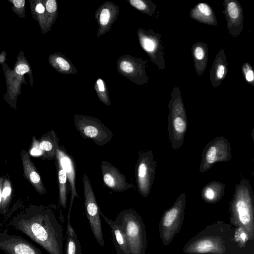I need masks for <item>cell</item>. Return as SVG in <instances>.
<instances>
[{
	"label": "cell",
	"mask_w": 254,
	"mask_h": 254,
	"mask_svg": "<svg viewBox=\"0 0 254 254\" xmlns=\"http://www.w3.org/2000/svg\"><path fill=\"white\" fill-rule=\"evenodd\" d=\"M115 222L125 234L131 254H146L147 235L140 215L134 209H124L119 213Z\"/></svg>",
	"instance_id": "obj_4"
},
{
	"label": "cell",
	"mask_w": 254,
	"mask_h": 254,
	"mask_svg": "<svg viewBox=\"0 0 254 254\" xmlns=\"http://www.w3.org/2000/svg\"><path fill=\"white\" fill-rule=\"evenodd\" d=\"M223 5L222 13L225 17L228 32L233 38H236L240 35L243 28V8L237 0H224Z\"/></svg>",
	"instance_id": "obj_15"
},
{
	"label": "cell",
	"mask_w": 254,
	"mask_h": 254,
	"mask_svg": "<svg viewBox=\"0 0 254 254\" xmlns=\"http://www.w3.org/2000/svg\"><path fill=\"white\" fill-rule=\"evenodd\" d=\"M94 89L99 100L104 104L110 106L111 100L109 91L106 82L102 78H97L94 85Z\"/></svg>",
	"instance_id": "obj_31"
},
{
	"label": "cell",
	"mask_w": 254,
	"mask_h": 254,
	"mask_svg": "<svg viewBox=\"0 0 254 254\" xmlns=\"http://www.w3.org/2000/svg\"><path fill=\"white\" fill-rule=\"evenodd\" d=\"M101 169L104 183L111 190L122 192L134 188L132 184L127 182L125 175L108 161L101 162Z\"/></svg>",
	"instance_id": "obj_16"
},
{
	"label": "cell",
	"mask_w": 254,
	"mask_h": 254,
	"mask_svg": "<svg viewBox=\"0 0 254 254\" xmlns=\"http://www.w3.org/2000/svg\"><path fill=\"white\" fill-rule=\"evenodd\" d=\"M186 254H254V249H242L234 238V227L222 221L206 226L184 246Z\"/></svg>",
	"instance_id": "obj_2"
},
{
	"label": "cell",
	"mask_w": 254,
	"mask_h": 254,
	"mask_svg": "<svg viewBox=\"0 0 254 254\" xmlns=\"http://www.w3.org/2000/svg\"><path fill=\"white\" fill-rule=\"evenodd\" d=\"M50 64L58 72L63 74H74L77 69L64 54L57 52L51 54L48 58Z\"/></svg>",
	"instance_id": "obj_24"
},
{
	"label": "cell",
	"mask_w": 254,
	"mask_h": 254,
	"mask_svg": "<svg viewBox=\"0 0 254 254\" xmlns=\"http://www.w3.org/2000/svg\"><path fill=\"white\" fill-rule=\"evenodd\" d=\"M231 145L224 136H218L210 141L204 147L199 167V172L203 173L210 169L217 162L231 160Z\"/></svg>",
	"instance_id": "obj_9"
},
{
	"label": "cell",
	"mask_w": 254,
	"mask_h": 254,
	"mask_svg": "<svg viewBox=\"0 0 254 254\" xmlns=\"http://www.w3.org/2000/svg\"><path fill=\"white\" fill-rule=\"evenodd\" d=\"M29 2L32 16L38 22L42 33L45 34L46 8L44 0H30Z\"/></svg>",
	"instance_id": "obj_26"
},
{
	"label": "cell",
	"mask_w": 254,
	"mask_h": 254,
	"mask_svg": "<svg viewBox=\"0 0 254 254\" xmlns=\"http://www.w3.org/2000/svg\"><path fill=\"white\" fill-rule=\"evenodd\" d=\"M56 160L60 163L63 169L65 171L67 181L69 185L70 198L68 213L67 215L66 227H71L70 221V212L75 197L79 198L75 186V167L74 160L68 154L64 146H60L57 151Z\"/></svg>",
	"instance_id": "obj_14"
},
{
	"label": "cell",
	"mask_w": 254,
	"mask_h": 254,
	"mask_svg": "<svg viewBox=\"0 0 254 254\" xmlns=\"http://www.w3.org/2000/svg\"><path fill=\"white\" fill-rule=\"evenodd\" d=\"M234 238L242 249H254V241H252L247 231L242 227H235Z\"/></svg>",
	"instance_id": "obj_30"
},
{
	"label": "cell",
	"mask_w": 254,
	"mask_h": 254,
	"mask_svg": "<svg viewBox=\"0 0 254 254\" xmlns=\"http://www.w3.org/2000/svg\"><path fill=\"white\" fill-rule=\"evenodd\" d=\"M8 1L13 4L11 9L20 18L25 16V0H8Z\"/></svg>",
	"instance_id": "obj_35"
},
{
	"label": "cell",
	"mask_w": 254,
	"mask_h": 254,
	"mask_svg": "<svg viewBox=\"0 0 254 254\" xmlns=\"http://www.w3.org/2000/svg\"><path fill=\"white\" fill-rule=\"evenodd\" d=\"M24 175L40 193H46V189L41 181L40 175L31 162L28 155L25 151L21 153Z\"/></svg>",
	"instance_id": "obj_23"
},
{
	"label": "cell",
	"mask_w": 254,
	"mask_h": 254,
	"mask_svg": "<svg viewBox=\"0 0 254 254\" xmlns=\"http://www.w3.org/2000/svg\"><path fill=\"white\" fill-rule=\"evenodd\" d=\"M58 179L59 185V202L63 208H65L67 203V177L65 171L57 160Z\"/></svg>",
	"instance_id": "obj_27"
},
{
	"label": "cell",
	"mask_w": 254,
	"mask_h": 254,
	"mask_svg": "<svg viewBox=\"0 0 254 254\" xmlns=\"http://www.w3.org/2000/svg\"><path fill=\"white\" fill-rule=\"evenodd\" d=\"M134 8L150 16L158 19L159 12L151 0H127Z\"/></svg>",
	"instance_id": "obj_28"
},
{
	"label": "cell",
	"mask_w": 254,
	"mask_h": 254,
	"mask_svg": "<svg viewBox=\"0 0 254 254\" xmlns=\"http://www.w3.org/2000/svg\"><path fill=\"white\" fill-rule=\"evenodd\" d=\"M100 214L111 228L113 242L116 254H131L126 236L119 226L115 221L107 218L101 210Z\"/></svg>",
	"instance_id": "obj_19"
},
{
	"label": "cell",
	"mask_w": 254,
	"mask_h": 254,
	"mask_svg": "<svg viewBox=\"0 0 254 254\" xmlns=\"http://www.w3.org/2000/svg\"><path fill=\"white\" fill-rule=\"evenodd\" d=\"M0 250L6 254H43L41 251L20 235L0 230Z\"/></svg>",
	"instance_id": "obj_13"
},
{
	"label": "cell",
	"mask_w": 254,
	"mask_h": 254,
	"mask_svg": "<svg viewBox=\"0 0 254 254\" xmlns=\"http://www.w3.org/2000/svg\"><path fill=\"white\" fill-rule=\"evenodd\" d=\"M39 147L44 151L45 158L49 159L56 158L57 151L59 147L58 139L54 130H51L41 141Z\"/></svg>",
	"instance_id": "obj_25"
},
{
	"label": "cell",
	"mask_w": 254,
	"mask_h": 254,
	"mask_svg": "<svg viewBox=\"0 0 254 254\" xmlns=\"http://www.w3.org/2000/svg\"><path fill=\"white\" fill-rule=\"evenodd\" d=\"M8 226L27 235L49 254H64L63 227L52 210L26 211L13 217Z\"/></svg>",
	"instance_id": "obj_1"
},
{
	"label": "cell",
	"mask_w": 254,
	"mask_h": 254,
	"mask_svg": "<svg viewBox=\"0 0 254 254\" xmlns=\"http://www.w3.org/2000/svg\"><path fill=\"white\" fill-rule=\"evenodd\" d=\"M42 151L37 147H34L31 150V154L33 155H39L42 154Z\"/></svg>",
	"instance_id": "obj_36"
},
{
	"label": "cell",
	"mask_w": 254,
	"mask_h": 254,
	"mask_svg": "<svg viewBox=\"0 0 254 254\" xmlns=\"http://www.w3.org/2000/svg\"><path fill=\"white\" fill-rule=\"evenodd\" d=\"M229 211L231 225L243 227L254 241V195L249 180L243 178L236 185Z\"/></svg>",
	"instance_id": "obj_3"
},
{
	"label": "cell",
	"mask_w": 254,
	"mask_h": 254,
	"mask_svg": "<svg viewBox=\"0 0 254 254\" xmlns=\"http://www.w3.org/2000/svg\"><path fill=\"white\" fill-rule=\"evenodd\" d=\"M226 185L219 181H213L202 189L200 195L206 203L214 204L219 202L225 194Z\"/></svg>",
	"instance_id": "obj_22"
},
{
	"label": "cell",
	"mask_w": 254,
	"mask_h": 254,
	"mask_svg": "<svg viewBox=\"0 0 254 254\" xmlns=\"http://www.w3.org/2000/svg\"><path fill=\"white\" fill-rule=\"evenodd\" d=\"M137 34L140 45L150 61L160 69H165V48L160 34L151 29L139 28Z\"/></svg>",
	"instance_id": "obj_10"
},
{
	"label": "cell",
	"mask_w": 254,
	"mask_h": 254,
	"mask_svg": "<svg viewBox=\"0 0 254 254\" xmlns=\"http://www.w3.org/2000/svg\"><path fill=\"white\" fill-rule=\"evenodd\" d=\"M66 234L64 254H81V247L76 234Z\"/></svg>",
	"instance_id": "obj_32"
},
{
	"label": "cell",
	"mask_w": 254,
	"mask_h": 254,
	"mask_svg": "<svg viewBox=\"0 0 254 254\" xmlns=\"http://www.w3.org/2000/svg\"><path fill=\"white\" fill-rule=\"evenodd\" d=\"M191 50L195 71L198 76H200L204 72L207 64V44L202 42H196L192 45Z\"/></svg>",
	"instance_id": "obj_21"
},
{
	"label": "cell",
	"mask_w": 254,
	"mask_h": 254,
	"mask_svg": "<svg viewBox=\"0 0 254 254\" xmlns=\"http://www.w3.org/2000/svg\"><path fill=\"white\" fill-rule=\"evenodd\" d=\"M84 205L87 218L93 235L101 247H104V240L100 219V209L90 180L85 174L82 176Z\"/></svg>",
	"instance_id": "obj_11"
},
{
	"label": "cell",
	"mask_w": 254,
	"mask_h": 254,
	"mask_svg": "<svg viewBox=\"0 0 254 254\" xmlns=\"http://www.w3.org/2000/svg\"><path fill=\"white\" fill-rule=\"evenodd\" d=\"M120 7L112 1L107 0L101 4L96 10L94 17L98 25L97 38L108 32L116 21Z\"/></svg>",
	"instance_id": "obj_17"
},
{
	"label": "cell",
	"mask_w": 254,
	"mask_h": 254,
	"mask_svg": "<svg viewBox=\"0 0 254 254\" xmlns=\"http://www.w3.org/2000/svg\"><path fill=\"white\" fill-rule=\"evenodd\" d=\"M46 8L45 33L49 32L58 16V3L56 0H44Z\"/></svg>",
	"instance_id": "obj_29"
},
{
	"label": "cell",
	"mask_w": 254,
	"mask_h": 254,
	"mask_svg": "<svg viewBox=\"0 0 254 254\" xmlns=\"http://www.w3.org/2000/svg\"><path fill=\"white\" fill-rule=\"evenodd\" d=\"M73 121L80 135L83 138L92 140L97 145L104 146L112 140V131L98 118L75 114Z\"/></svg>",
	"instance_id": "obj_7"
},
{
	"label": "cell",
	"mask_w": 254,
	"mask_h": 254,
	"mask_svg": "<svg viewBox=\"0 0 254 254\" xmlns=\"http://www.w3.org/2000/svg\"><path fill=\"white\" fill-rule=\"evenodd\" d=\"M168 107L169 138L172 148L178 150L183 144L188 128L187 114L179 87H175L172 91Z\"/></svg>",
	"instance_id": "obj_5"
},
{
	"label": "cell",
	"mask_w": 254,
	"mask_h": 254,
	"mask_svg": "<svg viewBox=\"0 0 254 254\" xmlns=\"http://www.w3.org/2000/svg\"><path fill=\"white\" fill-rule=\"evenodd\" d=\"M156 166L152 150L139 153L135 166V175L138 192L143 197H147L150 193L155 179Z\"/></svg>",
	"instance_id": "obj_8"
},
{
	"label": "cell",
	"mask_w": 254,
	"mask_h": 254,
	"mask_svg": "<svg viewBox=\"0 0 254 254\" xmlns=\"http://www.w3.org/2000/svg\"><path fill=\"white\" fill-rule=\"evenodd\" d=\"M228 72V63L225 51L221 49L216 55L210 70L209 80L214 87L222 83Z\"/></svg>",
	"instance_id": "obj_18"
},
{
	"label": "cell",
	"mask_w": 254,
	"mask_h": 254,
	"mask_svg": "<svg viewBox=\"0 0 254 254\" xmlns=\"http://www.w3.org/2000/svg\"><path fill=\"white\" fill-rule=\"evenodd\" d=\"M148 63L147 60L124 55L117 61V69L120 74L133 83L142 85L149 80L146 71Z\"/></svg>",
	"instance_id": "obj_12"
},
{
	"label": "cell",
	"mask_w": 254,
	"mask_h": 254,
	"mask_svg": "<svg viewBox=\"0 0 254 254\" xmlns=\"http://www.w3.org/2000/svg\"><path fill=\"white\" fill-rule=\"evenodd\" d=\"M6 54L5 51H3L0 54V64H3L4 61L6 60Z\"/></svg>",
	"instance_id": "obj_37"
},
{
	"label": "cell",
	"mask_w": 254,
	"mask_h": 254,
	"mask_svg": "<svg viewBox=\"0 0 254 254\" xmlns=\"http://www.w3.org/2000/svg\"><path fill=\"white\" fill-rule=\"evenodd\" d=\"M186 195L182 192L173 205L163 213L159 224L160 238L164 246H168L182 228L185 217Z\"/></svg>",
	"instance_id": "obj_6"
},
{
	"label": "cell",
	"mask_w": 254,
	"mask_h": 254,
	"mask_svg": "<svg viewBox=\"0 0 254 254\" xmlns=\"http://www.w3.org/2000/svg\"><path fill=\"white\" fill-rule=\"evenodd\" d=\"M190 15L199 23L212 26L217 25L215 14L211 7L206 3H197L190 9Z\"/></svg>",
	"instance_id": "obj_20"
},
{
	"label": "cell",
	"mask_w": 254,
	"mask_h": 254,
	"mask_svg": "<svg viewBox=\"0 0 254 254\" xmlns=\"http://www.w3.org/2000/svg\"><path fill=\"white\" fill-rule=\"evenodd\" d=\"M242 71L246 81L249 84L254 86V71L251 64L248 63L243 64Z\"/></svg>",
	"instance_id": "obj_34"
},
{
	"label": "cell",
	"mask_w": 254,
	"mask_h": 254,
	"mask_svg": "<svg viewBox=\"0 0 254 254\" xmlns=\"http://www.w3.org/2000/svg\"><path fill=\"white\" fill-rule=\"evenodd\" d=\"M11 193V188L10 183L6 181L3 184V189L1 192V203L0 211L4 214L8 206Z\"/></svg>",
	"instance_id": "obj_33"
}]
</instances>
